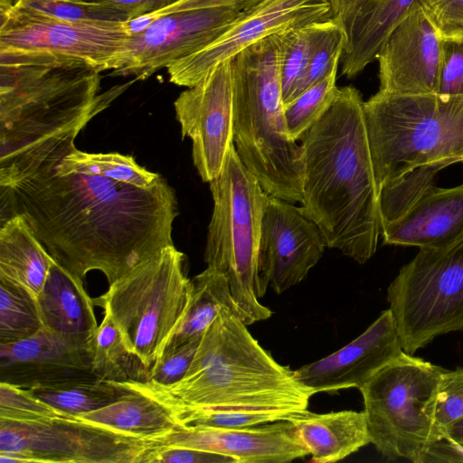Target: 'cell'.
Masks as SVG:
<instances>
[{
	"label": "cell",
	"instance_id": "cell-44",
	"mask_svg": "<svg viewBox=\"0 0 463 463\" xmlns=\"http://www.w3.org/2000/svg\"><path fill=\"white\" fill-rule=\"evenodd\" d=\"M463 462V445L445 434L432 441L422 453L419 463Z\"/></svg>",
	"mask_w": 463,
	"mask_h": 463
},
{
	"label": "cell",
	"instance_id": "cell-30",
	"mask_svg": "<svg viewBox=\"0 0 463 463\" xmlns=\"http://www.w3.org/2000/svg\"><path fill=\"white\" fill-rule=\"evenodd\" d=\"M58 175L71 173L97 175L141 189L154 186L162 177L140 166L131 156L88 153L74 147L52 169Z\"/></svg>",
	"mask_w": 463,
	"mask_h": 463
},
{
	"label": "cell",
	"instance_id": "cell-8",
	"mask_svg": "<svg viewBox=\"0 0 463 463\" xmlns=\"http://www.w3.org/2000/svg\"><path fill=\"white\" fill-rule=\"evenodd\" d=\"M191 288L184 255L172 244L135 266L93 302L151 372L186 311Z\"/></svg>",
	"mask_w": 463,
	"mask_h": 463
},
{
	"label": "cell",
	"instance_id": "cell-5",
	"mask_svg": "<svg viewBox=\"0 0 463 463\" xmlns=\"http://www.w3.org/2000/svg\"><path fill=\"white\" fill-rule=\"evenodd\" d=\"M233 144L270 195L302 203L303 150L288 131L276 35L232 59Z\"/></svg>",
	"mask_w": 463,
	"mask_h": 463
},
{
	"label": "cell",
	"instance_id": "cell-23",
	"mask_svg": "<svg viewBox=\"0 0 463 463\" xmlns=\"http://www.w3.org/2000/svg\"><path fill=\"white\" fill-rule=\"evenodd\" d=\"M36 300L45 329L71 346L87 349L99 326L83 281L53 260Z\"/></svg>",
	"mask_w": 463,
	"mask_h": 463
},
{
	"label": "cell",
	"instance_id": "cell-18",
	"mask_svg": "<svg viewBox=\"0 0 463 463\" xmlns=\"http://www.w3.org/2000/svg\"><path fill=\"white\" fill-rule=\"evenodd\" d=\"M403 352L392 314L387 309L349 344L293 373L297 381L312 395L348 388L360 389Z\"/></svg>",
	"mask_w": 463,
	"mask_h": 463
},
{
	"label": "cell",
	"instance_id": "cell-19",
	"mask_svg": "<svg viewBox=\"0 0 463 463\" xmlns=\"http://www.w3.org/2000/svg\"><path fill=\"white\" fill-rule=\"evenodd\" d=\"M145 441L147 447L182 446L222 454L237 463H287L308 455L288 420L241 429L178 424Z\"/></svg>",
	"mask_w": 463,
	"mask_h": 463
},
{
	"label": "cell",
	"instance_id": "cell-35",
	"mask_svg": "<svg viewBox=\"0 0 463 463\" xmlns=\"http://www.w3.org/2000/svg\"><path fill=\"white\" fill-rule=\"evenodd\" d=\"M167 407L172 411L179 425L227 429L249 428L275 421L288 420L294 413L298 412L277 410Z\"/></svg>",
	"mask_w": 463,
	"mask_h": 463
},
{
	"label": "cell",
	"instance_id": "cell-3",
	"mask_svg": "<svg viewBox=\"0 0 463 463\" xmlns=\"http://www.w3.org/2000/svg\"><path fill=\"white\" fill-rule=\"evenodd\" d=\"M364 103L356 88H340L303 137L299 207L318 227L326 247L360 264L375 253L382 231Z\"/></svg>",
	"mask_w": 463,
	"mask_h": 463
},
{
	"label": "cell",
	"instance_id": "cell-20",
	"mask_svg": "<svg viewBox=\"0 0 463 463\" xmlns=\"http://www.w3.org/2000/svg\"><path fill=\"white\" fill-rule=\"evenodd\" d=\"M94 377L88 350L69 345L44 327L26 339L0 344V382L30 390Z\"/></svg>",
	"mask_w": 463,
	"mask_h": 463
},
{
	"label": "cell",
	"instance_id": "cell-16",
	"mask_svg": "<svg viewBox=\"0 0 463 463\" xmlns=\"http://www.w3.org/2000/svg\"><path fill=\"white\" fill-rule=\"evenodd\" d=\"M326 243L318 227L299 207L269 194L263 212L259 272L263 289L280 294L302 281L322 258Z\"/></svg>",
	"mask_w": 463,
	"mask_h": 463
},
{
	"label": "cell",
	"instance_id": "cell-4",
	"mask_svg": "<svg viewBox=\"0 0 463 463\" xmlns=\"http://www.w3.org/2000/svg\"><path fill=\"white\" fill-rule=\"evenodd\" d=\"M166 406L187 409L307 410L310 392L259 344L239 316L223 308L201 337L179 382L126 383Z\"/></svg>",
	"mask_w": 463,
	"mask_h": 463
},
{
	"label": "cell",
	"instance_id": "cell-43",
	"mask_svg": "<svg viewBox=\"0 0 463 463\" xmlns=\"http://www.w3.org/2000/svg\"><path fill=\"white\" fill-rule=\"evenodd\" d=\"M138 463H237V460L222 454L188 447L163 446L147 447Z\"/></svg>",
	"mask_w": 463,
	"mask_h": 463
},
{
	"label": "cell",
	"instance_id": "cell-13",
	"mask_svg": "<svg viewBox=\"0 0 463 463\" xmlns=\"http://www.w3.org/2000/svg\"><path fill=\"white\" fill-rule=\"evenodd\" d=\"M130 33L127 22L72 23L19 12L0 0V53H48L117 70Z\"/></svg>",
	"mask_w": 463,
	"mask_h": 463
},
{
	"label": "cell",
	"instance_id": "cell-40",
	"mask_svg": "<svg viewBox=\"0 0 463 463\" xmlns=\"http://www.w3.org/2000/svg\"><path fill=\"white\" fill-rule=\"evenodd\" d=\"M438 93L463 95V35L441 39Z\"/></svg>",
	"mask_w": 463,
	"mask_h": 463
},
{
	"label": "cell",
	"instance_id": "cell-14",
	"mask_svg": "<svg viewBox=\"0 0 463 463\" xmlns=\"http://www.w3.org/2000/svg\"><path fill=\"white\" fill-rule=\"evenodd\" d=\"M333 17L331 0H260L210 44L170 64L169 81L190 88L217 64L268 36Z\"/></svg>",
	"mask_w": 463,
	"mask_h": 463
},
{
	"label": "cell",
	"instance_id": "cell-24",
	"mask_svg": "<svg viewBox=\"0 0 463 463\" xmlns=\"http://www.w3.org/2000/svg\"><path fill=\"white\" fill-rule=\"evenodd\" d=\"M288 421L311 456V462H336L371 443L364 411L315 413L305 410L294 413Z\"/></svg>",
	"mask_w": 463,
	"mask_h": 463
},
{
	"label": "cell",
	"instance_id": "cell-15",
	"mask_svg": "<svg viewBox=\"0 0 463 463\" xmlns=\"http://www.w3.org/2000/svg\"><path fill=\"white\" fill-rule=\"evenodd\" d=\"M183 137L192 140V156L203 181L210 183L223 167L233 145L232 59L217 64L174 102Z\"/></svg>",
	"mask_w": 463,
	"mask_h": 463
},
{
	"label": "cell",
	"instance_id": "cell-10",
	"mask_svg": "<svg viewBox=\"0 0 463 463\" xmlns=\"http://www.w3.org/2000/svg\"><path fill=\"white\" fill-rule=\"evenodd\" d=\"M387 301L407 354L463 330V238L420 249L391 282Z\"/></svg>",
	"mask_w": 463,
	"mask_h": 463
},
{
	"label": "cell",
	"instance_id": "cell-2",
	"mask_svg": "<svg viewBox=\"0 0 463 463\" xmlns=\"http://www.w3.org/2000/svg\"><path fill=\"white\" fill-rule=\"evenodd\" d=\"M100 80L80 59L0 53V186L52 170L88 122L137 81L99 93Z\"/></svg>",
	"mask_w": 463,
	"mask_h": 463
},
{
	"label": "cell",
	"instance_id": "cell-11",
	"mask_svg": "<svg viewBox=\"0 0 463 463\" xmlns=\"http://www.w3.org/2000/svg\"><path fill=\"white\" fill-rule=\"evenodd\" d=\"M259 1L175 0L130 19L127 48L110 75L145 80L210 44Z\"/></svg>",
	"mask_w": 463,
	"mask_h": 463
},
{
	"label": "cell",
	"instance_id": "cell-32",
	"mask_svg": "<svg viewBox=\"0 0 463 463\" xmlns=\"http://www.w3.org/2000/svg\"><path fill=\"white\" fill-rule=\"evenodd\" d=\"M43 328L36 298L0 279V344L26 339Z\"/></svg>",
	"mask_w": 463,
	"mask_h": 463
},
{
	"label": "cell",
	"instance_id": "cell-31",
	"mask_svg": "<svg viewBox=\"0 0 463 463\" xmlns=\"http://www.w3.org/2000/svg\"><path fill=\"white\" fill-rule=\"evenodd\" d=\"M322 22H313L275 34L284 106L298 96Z\"/></svg>",
	"mask_w": 463,
	"mask_h": 463
},
{
	"label": "cell",
	"instance_id": "cell-41",
	"mask_svg": "<svg viewBox=\"0 0 463 463\" xmlns=\"http://www.w3.org/2000/svg\"><path fill=\"white\" fill-rule=\"evenodd\" d=\"M440 39L463 35V0H416Z\"/></svg>",
	"mask_w": 463,
	"mask_h": 463
},
{
	"label": "cell",
	"instance_id": "cell-36",
	"mask_svg": "<svg viewBox=\"0 0 463 463\" xmlns=\"http://www.w3.org/2000/svg\"><path fill=\"white\" fill-rule=\"evenodd\" d=\"M444 168L423 165L384 185L379 192L381 226L404 215L424 192L434 185L438 173Z\"/></svg>",
	"mask_w": 463,
	"mask_h": 463
},
{
	"label": "cell",
	"instance_id": "cell-42",
	"mask_svg": "<svg viewBox=\"0 0 463 463\" xmlns=\"http://www.w3.org/2000/svg\"><path fill=\"white\" fill-rule=\"evenodd\" d=\"M201 338L188 342L179 347L166 352L151 369L148 382L168 386L182 380L195 355Z\"/></svg>",
	"mask_w": 463,
	"mask_h": 463
},
{
	"label": "cell",
	"instance_id": "cell-26",
	"mask_svg": "<svg viewBox=\"0 0 463 463\" xmlns=\"http://www.w3.org/2000/svg\"><path fill=\"white\" fill-rule=\"evenodd\" d=\"M118 401L78 418L147 440L168 432L177 422L172 411L153 396L130 387Z\"/></svg>",
	"mask_w": 463,
	"mask_h": 463
},
{
	"label": "cell",
	"instance_id": "cell-21",
	"mask_svg": "<svg viewBox=\"0 0 463 463\" xmlns=\"http://www.w3.org/2000/svg\"><path fill=\"white\" fill-rule=\"evenodd\" d=\"M416 0H331L345 35L341 73L352 79L376 61L383 44Z\"/></svg>",
	"mask_w": 463,
	"mask_h": 463
},
{
	"label": "cell",
	"instance_id": "cell-7",
	"mask_svg": "<svg viewBox=\"0 0 463 463\" xmlns=\"http://www.w3.org/2000/svg\"><path fill=\"white\" fill-rule=\"evenodd\" d=\"M213 210L208 226L204 260L227 278L238 316L247 325L269 318L272 311L259 298L263 289L259 253L269 194L241 160L234 144L220 175L211 181Z\"/></svg>",
	"mask_w": 463,
	"mask_h": 463
},
{
	"label": "cell",
	"instance_id": "cell-25",
	"mask_svg": "<svg viewBox=\"0 0 463 463\" xmlns=\"http://www.w3.org/2000/svg\"><path fill=\"white\" fill-rule=\"evenodd\" d=\"M53 260L23 215L1 222L0 279L25 288L37 298Z\"/></svg>",
	"mask_w": 463,
	"mask_h": 463
},
{
	"label": "cell",
	"instance_id": "cell-6",
	"mask_svg": "<svg viewBox=\"0 0 463 463\" xmlns=\"http://www.w3.org/2000/svg\"><path fill=\"white\" fill-rule=\"evenodd\" d=\"M364 110L378 192L418 167L463 163V95L378 90Z\"/></svg>",
	"mask_w": 463,
	"mask_h": 463
},
{
	"label": "cell",
	"instance_id": "cell-27",
	"mask_svg": "<svg viewBox=\"0 0 463 463\" xmlns=\"http://www.w3.org/2000/svg\"><path fill=\"white\" fill-rule=\"evenodd\" d=\"M223 308L232 309L238 315L227 278L222 272L207 267L192 279L186 311L164 354L201 338Z\"/></svg>",
	"mask_w": 463,
	"mask_h": 463
},
{
	"label": "cell",
	"instance_id": "cell-12",
	"mask_svg": "<svg viewBox=\"0 0 463 463\" xmlns=\"http://www.w3.org/2000/svg\"><path fill=\"white\" fill-rule=\"evenodd\" d=\"M146 448L144 439L78 417L0 420V463H138Z\"/></svg>",
	"mask_w": 463,
	"mask_h": 463
},
{
	"label": "cell",
	"instance_id": "cell-45",
	"mask_svg": "<svg viewBox=\"0 0 463 463\" xmlns=\"http://www.w3.org/2000/svg\"><path fill=\"white\" fill-rule=\"evenodd\" d=\"M102 2L128 14L131 19L160 9L175 0H89Z\"/></svg>",
	"mask_w": 463,
	"mask_h": 463
},
{
	"label": "cell",
	"instance_id": "cell-9",
	"mask_svg": "<svg viewBox=\"0 0 463 463\" xmlns=\"http://www.w3.org/2000/svg\"><path fill=\"white\" fill-rule=\"evenodd\" d=\"M445 371L403 352L359 389L371 443L383 458L419 463L426 448L443 436L434 407Z\"/></svg>",
	"mask_w": 463,
	"mask_h": 463
},
{
	"label": "cell",
	"instance_id": "cell-38",
	"mask_svg": "<svg viewBox=\"0 0 463 463\" xmlns=\"http://www.w3.org/2000/svg\"><path fill=\"white\" fill-rule=\"evenodd\" d=\"M68 416L33 395L29 390L0 382V420L39 421Z\"/></svg>",
	"mask_w": 463,
	"mask_h": 463
},
{
	"label": "cell",
	"instance_id": "cell-34",
	"mask_svg": "<svg viewBox=\"0 0 463 463\" xmlns=\"http://www.w3.org/2000/svg\"><path fill=\"white\" fill-rule=\"evenodd\" d=\"M22 13L65 22H127L130 16L115 6L89 0H15Z\"/></svg>",
	"mask_w": 463,
	"mask_h": 463
},
{
	"label": "cell",
	"instance_id": "cell-28",
	"mask_svg": "<svg viewBox=\"0 0 463 463\" xmlns=\"http://www.w3.org/2000/svg\"><path fill=\"white\" fill-rule=\"evenodd\" d=\"M89 352L92 372L100 379L115 383H146L150 369L126 345L108 314L90 340Z\"/></svg>",
	"mask_w": 463,
	"mask_h": 463
},
{
	"label": "cell",
	"instance_id": "cell-29",
	"mask_svg": "<svg viewBox=\"0 0 463 463\" xmlns=\"http://www.w3.org/2000/svg\"><path fill=\"white\" fill-rule=\"evenodd\" d=\"M61 412L79 417L108 406L130 392L124 383L98 377L63 382L29 390Z\"/></svg>",
	"mask_w": 463,
	"mask_h": 463
},
{
	"label": "cell",
	"instance_id": "cell-33",
	"mask_svg": "<svg viewBox=\"0 0 463 463\" xmlns=\"http://www.w3.org/2000/svg\"><path fill=\"white\" fill-rule=\"evenodd\" d=\"M338 67L339 63L335 64L327 76L284 106L287 128L296 141L303 139L336 99L340 89L336 86Z\"/></svg>",
	"mask_w": 463,
	"mask_h": 463
},
{
	"label": "cell",
	"instance_id": "cell-1",
	"mask_svg": "<svg viewBox=\"0 0 463 463\" xmlns=\"http://www.w3.org/2000/svg\"><path fill=\"white\" fill-rule=\"evenodd\" d=\"M1 222L23 215L52 258L83 281L99 270L109 284L174 244L177 202L162 177L147 189L109 178L42 172L0 186Z\"/></svg>",
	"mask_w": 463,
	"mask_h": 463
},
{
	"label": "cell",
	"instance_id": "cell-17",
	"mask_svg": "<svg viewBox=\"0 0 463 463\" xmlns=\"http://www.w3.org/2000/svg\"><path fill=\"white\" fill-rule=\"evenodd\" d=\"M440 54L441 39L415 1L377 54L379 90L399 95L438 93Z\"/></svg>",
	"mask_w": 463,
	"mask_h": 463
},
{
	"label": "cell",
	"instance_id": "cell-22",
	"mask_svg": "<svg viewBox=\"0 0 463 463\" xmlns=\"http://www.w3.org/2000/svg\"><path fill=\"white\" fill-rule=\"evenodd\" d=\"M384 244L439 248L463 238V184L428 188L409 211L382 227Z\"/></svg>",
	"mask_w": 463,
	"mask_h": 463
},
{
	"label": "cell",
	"instance_id": "cell-37",
	"mask_svg": "<svg viewBox=\"0 0 463 463\" xmlns=\"http://www.w3.org/2000/svg\"><path fill=\"white\" fill-rule=\"evenodd\" d=\"M345 43L344 30L334 17L321 23L298 95L327 76L335 65L340 63Z\"/></svg>",
	"mask_w": 463,
	"mask_h": 463
},
{
	"label": "cell",
	"instance_id": "cell-46",
	"mask_svg": "<svg viewBox=\"0 0 463 463\" xmlns=\"http://www.w3.org/2000/svg\"><path fill=\"white\" fill-rule=\"evenodd\" d=\"M446 434L457 442L463 445V418L451 424L446 430Z\"/></svg>",
	"mask_w": 463,
	"mask_h": 463
},
{
	"label": "cell",
	"instance_id": "cell-39",
	"mask_svg": "<svg viewBox=\"0 0 463 463\" xmlns=\"http://www.w3.org/2000/svg\"><path fill=\"white\" fill-rule=\"evenodd\" d=\"M463 418V369L446 370L440 378L435 407L434 420L442 435L455 421Z\"/></svg>",
	"mask_w": 463,
	"mask_h": 463
}]
</instances>
